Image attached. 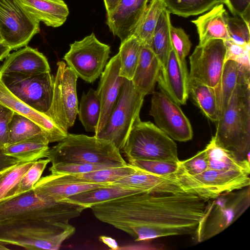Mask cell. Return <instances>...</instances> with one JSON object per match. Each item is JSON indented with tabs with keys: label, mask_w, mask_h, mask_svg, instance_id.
Returning a JSON list of instances; mask_svg holds the SVG:
<instances>
[{
	"label": "cell",
	"mask_w": 250,
	"mask_h": 250,
	"mask_svg": "<svg viewBox=\"0 0 250 250\" xmlns=\"http://www.w3.org/2000/svg\"><path fill=\"white\" fill-rule=\"evenodd\" d=\"M250 193L248 187L208 200L195 233L197 241L202 242L213 237L235 221L249 207Z\"/></svg>",
	"instance_id": "52a82bcc"
},
{
	"label": "cell",
	"mask_w": 250,
	"mask_h": 250,
	"mask_svg": "<svg viewBox=\"0 0 250 250\" xmlns=\"http://www.w3.org/2000/svg\"><path fill=\"white\" fill-rule=\"evenodd\" d=\"M26 10L46 26L58 27L66 21L69 12L63 0H20Z\"/></svg>",
	"instance_id": "d4e9b609"
},
{
	"label": "cell",
	"mask_w": 250,
	"mask_h": 250,
	"mask_svg": "<svg viewBox=\"0 0 250 250\" xmlns=\"http://www.w3.org/2000/svg\"><path fill=\"white\" fill-rule=\"evenodd\" d=\"M49 142L44 135H39L15 143L7 145L3 153L20 162L36 161L46 158L49 149Z\"/></svg>",
	"instance_id": "484cf974"
},
{
	"label": "cell",
	"mask_w": 250,
	"mask_h": 250,
	"mask_svg": "<svg viewBox=\"0 0 250 250\" xmlns=\"http://www.w3.org/2000/svg\"><path fill=\"white\" fill-rule=\"evenodd\" d=\"M224 1L233 16L239 17L250 23V0H224Z\"/></svg>",
	"instance_id": "7dc6e473"
},
{
	"label": "cell",
	"mask_w": 250,
	"mask_h": 250,
	"mask_svg": "<svg viewBox=\"0 0 250 250\" xmlns=\"http://www.w3.org/2000/svg\"><path fill=\"white\" fill-rule=\"evenodd\" d=\"M110 185L83 182L74 180L66 174L51 173L41 177L33 189L36 196L42 199L60 202L79 193Z\"/></svg>",
	"instance_id": "e0dca14e"
},
{
	"label": "cell",
	"mask_w": 250,
	"mask_h": 250,
	"mask_svg": "<svg viewBox=\"0 0 250 250\" xmlns=\"http://www.w3.org/2000/svg\"><path fill=\"white\" fill-rule=\"evenodd\" d=\"M143 191H146L111 184L108 186L79 193L64 201L77 204L86 209L106 201Z\"/></svg>",
	"instance_id": "4316f807"
},
{
	"label": "cell",
	"mask_w": 250,
	"mask_h": 250,
	"mask_svg": "<svg viewBox=\"0 0 250 250\" xmlns=\"http://www.w3.org/2000/svg\"><path fill=\"white\" fill-rule=\"evenodd\" d=\"M224 41L211 40L198 44L189 57L188 79L196 80L215 88L219 84L226 61Z\"/></svg>",
	"instance_id": "5bb4252c"
},
{
	"label": "cell",
	"mask_w": 250,
	"mask_h": 250,
	"mask_svg": "<svg viewBox=\"0 0 250 250\" xmlns=\"http://www.w3.org/2000/svg\"><path fill=\"white\" fill-rule=\"evenodd\" d=\"M11 51V49L0 42V61L5 58Z\"/></svg>",
	"instance_id": "816d5d0a"
},
{
	"label": "cell",
	"mask_w": 250,
	"mask_h": 250,
	"mask_svg": "<svg viewBox=\"0 0 250 250\" xmlns=\"http://www.w3.org/2000/svg\"><path fill=\"white\" fill-rule=\"evenodd\" d=\"M53 98L45 114L61 129L68 133L78 113L77 76L63 61L57 63Z\"/></svg>",
	"instance_id": "30bf717a"
},
{
	"label": "cell",
	"mask_w": 250,
	"mask_h": 250,
	"mask_svg": "<svg viewBox=\"0 0 250 250\" xmlns=\"http://www.w3.org/2000/svg\"><path fill=\"white\" fill-rule=\"evenodd\" d=\"M128 162L135 160H158L178 163L176 143L150 122L135 120L121 150Z\"/></svg>",
	"instance_id": "8992f818"
},
{
	"label": "cell",
	"mask_w": 250,
	"mask_h": 250,
	"mask_svg": "<svg viewBox=\"0 0 250 250\" xmlns=\"http://www.w3.org/2000/svg\"><path fill=\"white\" fill-rule=\"evenodd\" d=\"M128 164L149 173L161 176L174 174L179 167V163L158 160H135L128 162Z\"/></svg>",
	"instance_id": "60d3db41"
},
{
	"label": "cell",
	"mask_w": 250,
	"mask_h": 250,
	"mask_svg": "<svg viewBox=\"0 0 250 250\" xmlns=\"http://www.w3.org/2000/svg\"><path fill=\"white\" fill-rule=\"evenodd\" d=\"M39 135H44L47 137L45 132L37 124L22 115L14 113L8 126L7 145Z\"/></svg>",
	"instance_id": "d590c367"
},
{
	"label": "cell",
	"mask_w": 250,
	"mask_h": 250,
	"mask_svg": "<svg viewBox=\"0 0 250 250\" xmlns=\"http://www.w3.org/2000/svg\"><path fill=\"white\" fill-rule=\"evenodd\" d=\"M227 27L230 40L243 46L250 45V23L242 18L228 16Z\"/></svg>",
	"instance_id": "ab89813d"
},
{
	"label": "cell",
	"mask_w": 250,
	"mask_h": 250,
	"mask_svg": "<svg viewBox=\"0 0 250 250\" xmlns=\"http://www.w3.org/2000/svg\"><path fill=\"white\" fill-rule=\"evenodd\" d=\"M40 23L20 0H0V36L11 50L26 46L40 32Z\"/></svg>",
	"instance_id": "7c38bea8"
},
{
	"label": "cell",
	"mask_w": 250,
	"mask_h": 250,
	"mask_svg": "<svg viewBox=\"0 0 250 250\" xmlns=\"http://www.w3.org/2000/svg\"><path fill=\"white\" fill-rule=\"evenodd\" d=\"M161 68L151 48L142 46L139 60L131 81L134 88L144 96L152 94Z\"/></svg>",
	"instance_id": "cb8c5ba5"
},
{
	"label": "cell",
	"mask_w": 250,
	"mask_h": 250,
	"mask_svg": "<svg viewBox=\"0 0 250 250\" xmlns=\"http://www.w3.org/2000/svg\"><path fill=\"white\" fill-rule=\"evenodd\" d=\"M208 157L205 149L185 161H179V166L186 173L191 176L198 175L208 168Z\"/></svg>",
	"instance_id": "ee69618b"
},
{
	"label": "cell",
	"mask_w": 250,
	"mask_h": 250,
	"mask_svg": "<svg viewBox=\"0 0 250 250\" xmlns=\"http://www.w3.org/2000/svg\"><path fill=\"white\" fill-rule=\"evenodd\" d=\"M170 15V13L167 8L161 13L150 46V48L159 60L161 68L165 66L172 48L170 32L172 24Z\"/></svg>",
	"instance_id": "f546056e"
},
{
	"label": "cell",
	"mask_w": 250,
	"mask_h": 250,
	"mask_svg": "<svg viewBox=\"0 0 250 250\" xmlns=\"http://www.w3.org/2000/svg\"><path fill=\"white\" fill-rule=\"evenodd\" d=\"M46 158L52 165L89 164L119 167L127 164L112 142L84 134L68 133L49 148Z\"/></svg>",
	"instance_id": "277c9868"
},
{
	"label": "cell",
	"mask_w": 250,
	"mask_h": 250,
	"mask_svg": "<svg viewBox=\"0 0 250 250\" xmlns=\"http://www.w3.org/2000/svg\"><path fill=\"white\" fill-rule=\"evenodd\" d=\"M142 46L140 41L134 35L121 43L118 52L121 77L131 80L139 60Z\"/></svg>",
	"instance_id": "e575fe53"
},
{
	"label": "cell",
	"mask_w": 250,
	"mask_h": 250,
	"mask_svg": "<svg viewBox=\"0 0 250 250\" xmlns=\"http://www.w3.org/2000/svg\"><path fill=\"white\" fill-rule=\"evenodd\" d=\"M144 97L134 88L131 80L125 78L106 127L96 137L112 142L121 151L139 116Z\"/></svg>",
	"instance_id": "9c48e42d"
},
{
	"label": "cell",
	"mask_w": 250,
	"mask_h": 250,
	"mask_svg": "<svg viewBox=\"0 0 250 250\" xmlns=\"http://www.w3.org/2000/svg\"><path fill=\"white\" fill-rule=\"evenodd\" d=\"M152 94L149 115L156 125L173 140L179 142L191 140V124L179 105L162 91Z\"/></svg>",
	"instance_id": "9a60e30c"
},
{
	"label": "cell",
	"mask_w": 250,
	"mask_h": 250,
	"mask_svg": "<svg viewBox=\"0 0 250 250\" xmlns=\"http://www.w3.org/2000/svg\"><path fill=\"white\" fill-rule=\"evenodd\" d=\"M101 110V103L96 90L90 88L86 93L83 94L78 114L86 131L95 132Z\"/></svg>",
	"instance_id": "836d02e7"
},
{
	"label": "cell",
	"mask_w": 250,
	"mask_h": 250,
	"mask_svg": "<svg viewBox=\"0 0 250 250\" xmlns=\"http://www.w3.org/2000/svg\"><path fill=\"white\" fill-rule=\"evenodd\" d=\"M35 161L19 162L0 175V201L11 198L21 178Z\"/></svg>",
	"instance_id": "74e56055"
},
{
	"label": "cell",
	"mask_w": 250,
	"mask_h": 250,
	"mask_svg": "<svg viewBox=\"0 0 250 250\" xmlns=\"http://www.w3.org/2000/svg\"><path fill=\"white\" fill-rule=\"evenodd\" d=\"M224 42L226 48V61L233 60L242 66L250 68V45H240L230 40Z\"/></svg>",
	"instance_id": "f6af8a7d"
},
{
	"label": "cell",
	"mask_w": 250,
	"mask_h": 250,
	"mask_svg": "<svg viewBox=\"0 0 250 250\" xmlns=\"http://www.w3.org/2000/svg\"><path fill=\"white\" fill-rule=\"evenodd\" d=\"M249 175L240 171L208 168L201 173L191 176L185 172L179 166L174 174L184 191L208 200L250 187Z\"/></svg>",
	"instance_id": "ba28073f"
},
{
	"label": "cell",
	"mask_w": 250,
	"mask_h": 250,
	"mask_svg": "<svg viewBox=\"0 0 250 250\" xmlns=\"http://www.w3.org/2000/svg\"><path fill=\"white\" fill-rule=\"evenodd\" d=\"M205 149L208 157V168L240 171L250 174V161L240 160L233 152L217 145L212 137Z\"/></svg>",
	"instance_id": "83f0119b"
},
{
	"label": "cell",
	"mask_w": 250,
	"mask_h": 250,
	"mask_svg": "<svg viewBox=\"0 0 250 250\" xmlns=\"http://www.w3.org/2000/svg\"><path fill=\"white\" fill-rule=\"evenodd\" d=\"M188 92L195 104L210 120L217 122L219 116L215 88L196 80L188 79Z\"/></svg>",
	"instance_id": "4dcf8cb0"
},
{
	"label": "cell",
	"mask_w": 250,
	"mask_h": 250,
	"mask_svg": "<svg viewBox=\"0 0 250 250\" xmlns=\"http://www.w3.org/2000/svg\"><path fill=\"white\" fill-rule=\"evenodd\" d=\"M14 112L0 103V149L8 142V126Z\"/></svg>",
	"instance_id": "bcb514c9"
},
{
	"label": "cell",
	"mask_w": 250,
	"mask_h": 250,
	"mask_svg": "<svg viewBox=\"0 0 250 250\" xmlns=\"http://www.w3.org/2000/svg\"><path fill=\"white\" fill-rule=\"evenodd\" d=\"M119 1L120 0H104L106 15L114 10Z\"/></svg>",
	"instance_id": "f907efd6"
},
{
	"label": "cell",
	"mask_w": 250,
	"mask_h": 250,
	"mask_svg": "<svg viewBox=\"0 0 250 250\" xmlns=\"http://www.w3.org/2000/svg\"><path fill=\"white\" fill-rule=\"evenodd\" d=\"M110 53V46L100 42L92 33L70 44L63 59L78 78L91 83L102 74Z\"/></svg>",
	"instance_id": "8fae6325"
},
{
	"label": "cell",
	"mask_w": 250,
	"mask_h": 250,
	"mask_svg": "<svg viewBox=\"0 0 250 250\" xmlns=\"http://www.w3.org/2000/svg\"><path fill=\"white\" fill-rule=\"evenodd\" d=\"M136 167L128 164L125 166L110 167L89 172L66 174L72 179L89 183L109 184L134 173Z\"/></svg>",
	"instance_id": "d6a6232c"
},
{
	"label": "cell",
	"mask_w": 250,
	"mask_h": 250,
	"mask_svg": "<svg viewBox=\"0 0 250 250\" xmlns=\"http://www.w3.org/2000/svg\"><path fill=\"white\" fill-rule=\"evenodd\" d=\"M170 32L172 47L181 62L187 65L186 58L192 45L189 36L182 28L176 27L172 24Z\"/></svg>",
	"instance_id": "b9f144b4"
},
{
	"label": "cell",
	"mask_w": 250,
	"mask_h": 250,
	"mask_svg": "<svg viewBox=\"0 0 250 250\" xmlns=\"http://www.w3.org/2000/svg\"><path fill=\"white\" fill-rule=\"evenodd\" d=\"M250 71L242 69L239 80L212 138L218 146L250 161Z\"/></svg>",
	"instance_id": "7a4b0ae2"
},
{
	"label": "cell",
	"mask_w": 250,
	"mask_h": 250,
	"mask_svg": "<svg viewBox=\"0 0 250 250\" xmlns=\"http://www.w3.org/2000/svg\"><path fill=\"white\" fill-rule=\"evenodd\" d=\"M99 239L111 250H118L119 248L116 241L111 237L101 236L99 237Z\"/></svg>",
	"instance_id": "681fc988"
},
{
	"label": "cell",
	"mask_w": 250,
	"mask_h": 250,
	"mask_svg": "<svg viewBox=\"0 0 250 250\" xmlns=\"http://www.w3.org/2000/svg\"><path fill=\"white\" fill-rule=\"evenodd\" d=\"M241 68L233 60L226 61L220 82L215 88L219 119L226 109L238 82Z\"/></svg>",
	"instance_id": "f1b7e54d"
},
{
	"label": "cell",
	"mask_w": 250,
	"mask_h": 250,
	"mask_svg": "<svg viewBox=\"0 0 250 250\" xmlns=\"http://www.w3.org/2000/svg\"><path fill=\"white\" fill-rule=\"evenodd\" d=\"M165 0H151L133 35L143 46L150 47L153 35L162 12L167 9Z\"/></svg>",
	"instance_id": "1f68e13d"
},
{
	"label": "cell",
	"mask_w": 250,
	"mask_h": 250,
	"mask_svg": "<svg viewBox=\"0 0 250 250\" xmlns=\"http://www.w3.org/2000/svg\"><path fill=\"white\" fill-rule=\"evenodd\" d=\"M19 162L16 159L5 155L0 149V172Z\"/></svg>",
	"instance_id": "c3c4849f"
},
{
	"label": "cell",
	"mask_w": 250,
	"mask_h": 250,
	"mask_svg": "<svg viewBox=\"0 0 250 250\" xmlns=\"http://www.w3.org/2000/svg\"><path fill=\"white\" fill-rule=\"evenodd\" d=\"M110 167H115L89 164H52L49 170L51 173L54 174H72L86 173Z\"/></svg>",
	"instance_id": "7bdbcfd3"
},
{
	"label": "cell",
	"mask_w": 250,
	"mask_h": 250,
	"mask_svg": "<svg viewBox=\"0 0 250 250\" xmlns=\"http://www.w3.org/2000/svg\"><path fill=\"white\" fill-rule=\"evenodd\" d=\"M208 200L187 192L143 191L90 208L94 216L136 241L195 234Z\"/></svg>",
	"instance_id": "6da1fadb"
},
{
	"label": "cell",
	"mask_w": 250,
	"mask_h": 250,
	"mask_svg": "<svg viewBox=\"0 0 250 250\" xmlns=\"http://www.w3.org/2000/svg\"><path fill=\"white\" fill-rule=\"evenodd\" d=\"M76 229L69 223L46 224L25 220L0 221V242L27 250L59 249Z\"/></svg>",
	"instance_id": "5b68a950"
},
{
	"label": "cell",
	"mask_w": 250,
	"mask_h": 250,
	"mask_svg": "<svg viewBox=\"0 0 250 250\" xmlns=\"http://www.w3.org/2000/svg\"><path fill=\"white\" fill-rule=\"evenodd\" d=\"M111 184L141 189L150 192H185L175 179L174 174L169 176L158 175L137 167L134 173L118 180Z\"/></svg>",
	"instance_id": "7402d4cb"
},
{
	"label": "cell",
	"mask_w": 250,
	"mask_h": 250,
	"mask_svg": "<svg viewBox=\"0 0 250 250\" xmlns=\"http://www.w3.org/2000/svg\"><path fill=\"white\" fill-rule=\"evenodd\" d=\"M49 163L50 161L47 158L41 159L35 161L21 178L13 197L32 189L41 178L44 170Z\"/></svg>",
	"instance_id": "f35d334b"
},
{
	"label": "cell",
	"mask_w": 250,
	"mask_h": 250,
	"mask_svg": "<svg viewBox=\"0 0 250 250\" xmlns=\"http://www.w3.org/2000/svg\"><path fill=\"white\" fill-rule=\"evenodd\" d=\"M120 60L119 54L113 56L106 64L101 75L96 90L101 103L99 121L94 136L105 128L110 114L119 98L125 79L120 76Z\"/></svg>",
	"instance_id": "2e32d148"
},
{
	"label": "cell",
	"mask_w": 250,
	"mask_h": 250,
	"mask_svg": "<svg viewBox=\"0 0 250 250\" xmlns=\"http://www.w3.org/2000/svg\"><path fill=\"white\" fill-rule=\"evenodd\" d=\"M0 80L16 97L34 110L44 114L49 110L54 82L50 72L25 77L0 75Z\"/></svg>",
	"instance_id": "4fadbf2b"
},
{
	"label": "cell",
	"mask_w": 250,
	"mask_h": 250,
	"mask_svg": "<svg viewBox=\"0 0 250 250\" xmlns=\"http://www.w3.org/2000/svg\"><path fill=\"white\" fill-rule=\"evenodd\" d=\"M9 250V248L6 246V245L0 242V250Z\"/></svg>",
	"instance_id": "f5cc1de1"
},
{
	"label": "cell",
	"mask_w": 250,
	"mask_h": 250,
	"mask_svg": "<svg viewBox=\"0 0 250 250\" xmlns=\"http://www.w3.org/2000/svg\"><path fill=\"white\" fill-rule=\"evenodd\" d=\"M2 172H3V171H2ZM2 172H0V174H1V173H2Z\"/></svg>",
	"instance_id": "11a10c76"
},
{
	"label": "cell",
	"mask_w": 250,
	"mask_h": 250,
	"mask_svg": "<svg viewBox=\"0 0 250 250\" xmlns=\"http://www.w3.org/2000/svg\"><path fill=\"white\" fill-rule=\"evenodd\" d=\"M187 65L181 62L172 46L166 65L157 78L161 91L178 104H185L189 95Z\"/></svg>",
	"instance_id": "ac0fdd59"
},
{
	"label": "cell",
	"mask_w": 250,
	"mask_h": 250,
	"mask_svg": "<svg viewBox=\"0 0 250 250\" xmlns=\"http://www.w3.org/2000/svg\"><path fill=\"white\" fill-rule=\"evenodd\" d=\"M85 208L73 202L44 200L33 188L0 201V221L25 220L58 225L67 224L79 216Z\"/></svg>",
	"instance_id": "3957f363"
},
{
	"label": "cell",
	"mask_w": 250,
	"mask_h": 250,
	"mask_svg": "<svg viewBox=\"0 0 250 250\" xmlns=\"http://www.w3.org/2000/svg\"><path fill=\"white\" fill-rule=\"evenodd\" d=\"M0 67V75L25 77L50 72L46 58L37 49L29 46L9 54Z\"/></svg>",
	"instance_id": "ffe728a7"
},
{
	"label": "cell",
	"mask_w": 250,
	"mask_h": 250,
	"mask_svg": "<svg viewBox=\"0 0 250 250\" xmlns=\"http://www.w3.org/2000/svg\"><path fill=\"white\" fill-rule=\"evenodd\" d=\"M229 16L224 4L221 3L192 21L197 28L199 44L203 45L214 39L230 40L227 27Z\"/></svg>",
	"instance_id": "603a6c76"
},
{
	"label": "cell",
	"mask_w": 250,
	"mask_h": 250,
	"mask_svg": "<svg viewBox=\"0 0 250 250\" xmlns=\"http://www.w3.org/2000/svg\"><path fill=\"white\" fill-rule=\"evenodd\" d=\"M0 42H2V40L1 39L0 36Z\"/></svg>",
	"instance_id": "db71d44e"
},
{
	"label": "cell",
	"mask_w": 250,
	"mask_h": 250,
	"mask_svg": "<svg viewBox=\"0 0 250 250\" xmlns=\"http://www.w3.org/2000/svg\"><path fill=\"white\" fill-rule=\"evenodd\" d=\"M167 10L174 15L184 18L196 16L209 10L224 0H165Z\"/></svg>",
	"instance_id": "8d00e7d4"
},
{
	"label": "cell",
	"mask_w": 250,
	"mask_h": 250,
	"mask_svg": "<svg viewBox=\"0 0 250 250\" xmlns=\"http://www.w3.org/2000/svg\"><path fill=\"white\" fill-rule=\"evenodd\" d=\"M0 103L37 124L46 133L49 143L58 142L68 133L61 129L45 114L38 112L16 97L0 80Z\"/></svg>",
	"instance_id": "44dd1931"
},
{
	"label": "cell",
	"mask_w": 250,
	"mask_h": 250,
	"mask_svg": "<svg viewBox=\"0 0 250 250\" xmlns=\"http://www.w3.org/2000/svg\"><path fill=\"white\" fill-rule=\"evenodd\" d=\"M149 0H120L106 15V23L121 42L132 36L146 8Z\"/></svg>",
	"instance_id": "d6986e66"
}]
</instances>
